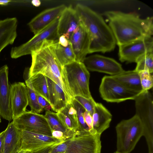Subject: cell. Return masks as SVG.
<instances>
[{
	"label": "cell",
	"mask_w": 153,
	"mask_h": 153,
	"mask_svg": "<svg viewBox=\"0 0 153 153\" xmlns=\"http://www.w3.org/2000/svg\"><path fill=\"white\" fill-rule=\"evenodd\" d=\"M103 15L118 46L153 35L152 17L142 19L135 13L117 11H106Z\"/></svg>",
	"instance_id": "obj_1"
},
{
	"label": "cell",
	"mask_w": 153,
	"mask_h": 153,
	"mask_svg": "<svg viewBox=\"0 0 153 153\" xmlns=\"http://www.w3.org/2000/svg\"><path fill=\"white\" fill-rule=\"evenodd\" d=\"M58 40H46L38 48L32 52L31 66L28 76L40 74L49 78L63 90L69 103L74 98L71 92L62 66L55 53V47Z\"/></svg>",
	"instance_id": "obj_2"
},
{
	"label": "cell",
	"mask_w": 153,
	"mask_h": 153,
	"mask_svg": "<svg viewBox=\"0 0 153 153\" xmlns=\"http://www.w3.org/2000/svg\"><path fill=\"white\" fill-rule=\"evenodd\" d=\"M79 19L91 35L89 53H105L114 49L116 41L113 34L102 17L88 7L81 4L75 8Z\"/></svg>",
	"instance_id": "obj_3"
},
{
	"label": "cell",
	"mask_w": 153,
	"mask_h": 153,
	"mask_svg": "<svg viewBox=\"0 0 153 153\" xmlns=\"http://www.w3.org/2000/svg\"><path fill=\"white\" fill-rule=\"evenodd\" d=\"M101 136L77 130L50 153H101Z\"/></svg>",
	"instance_id": "obj_4"
},
{
	"label": "cell",
	"mask_w": 153,
	"mask_h": 153,
	"mask_svg": "<svg viewBox=\"0 0 153 153\" xmlns=\"http://www.w3.org/2000/svg\"><path fill=\"white\" fill-rule=\"evenodd\" d=\"M117 135L116 151L130 153L143 136L142 123L136 114L127 120L121 121L115 127Z\"/></svg>",
	"instance_id": "obj_5"
},
{
	"label": "cell",
	"mask_w": 153,
	"mask_h": 153,
	"mask_svg": "<svg viewBox=\"0 0 153 153\" xmlns=\"http://www.w3.org/2000/svg\"><path fill=\"white\" fill-rule=\"evenodd\" d=\"M69 89L74 97L92 98L89 88L90 73L82 62L75 61L63 66Z\"/></svg>",
	"instance_id": "obj_6"
},
{
	"label": "cell",
	"mask_w": 153,
	"mask_h": 153,
	"mask_svg": "<svg viewBox=\"0 0 153 153\" xmlns=\"http://www.w3.org/2000/svg\"><path fill=\"white\" fill-rule=\"evenodd\" d=\"M59 18L35 35L26 43L19 46L12 47L10 55L11 58L17 59L22 56L31 54L46 40H58L57 30Z\"/></svg>",
	"instance_id": "obj_7"
},
{
	"label": "cell",
	"mask_w": 153,
	"mask_h": 153,
	"mask_svg": "<svg viewBox=\"0 0 153 153\" xmlns=\"http://www.w3.org/2000/svg\"><path fill=\"white\" fill-rule=\"evenodd\" d=\"M99 91L103 100L111 102L118 103L128 100H134L140 93L127 89L112 76H106L102 78Z\"/></svg>",
	"instance_id": "obj_8"
},
{
	"label": "cell",
	"mask_w": 153,
	"mask_h": 153,
	"mask_svg": "<svg viewBox=\"0 0 153 153\" xmlns=\"http://www.w3.org/2000/svg\"><path fill=\"white\" fill-rule=\"evenodd\" d=\"M13 120L15 126L20 130L52 137V130L44 115L25 111Z\"/></svg>",
	"instance_id": "obj_9"
},
{
	"label": "cell",
	"mask_w": 153,
	"mask_h": 153,
	"mask_svg": "<svg viewBox=\"0 0 153 153\" xmlns=\"http://www.w3.org/2000/svg\"><path fill=\"white\" fill-rule=\"evenodd\" d=\"M118 46L119 59L121 62H136L141 56L153 51V39L152 36H147Z\"/></svg>",
	"instance_id": "obj_10"
},
{
	"label": "cell",
	"mask_w": 153,
	"mask_h": 153,
	"mask_svg": "<svg viewBox=\"0 0 153 153\" xmlns=\"http://www.w3.org/2000/svg\"><path fill=\"white\" fill-rule=\"evenodd\" d=\"M82 62L88 70L106 73L112 76L124 71L122 65L114 59L98 54L86 57Z\"/></svg>",
	"instance_id": "obj_11"
},
{
	"label": "cell",
	"mask_w": 153,
	"mask_h": 153,
	"mask_svg": "<svg viewBox=\"0 0 153 153\" xmlns=\"http://www.w3.org/2000/svg\"><path fill=\"white\" fill-rule=\"evenodd\" d=\"M136 114L140 120L144 130H153V97L149 91H143L134 99Z\"/></svg>",
	"instance_id": "obj_12"
},
{
	"label": "cell",
	"mask_w": 153,
	"mask_h": 153,
	"mask_svg": "<svg viewBox=\"0 0 153 153\" xmlns=\"http://www.w3.org/2000/svg\"><path fill=\"white\" fill-rule=\"evenodd\" d=\"M22 136L21 146L18 153L22 151H32L64 141L49 136L25 130H20Z\"/></svg>",
	"instance_id": "obj_13"
},
{
	"label": "cell",
	"mask_w": 153,
	"mask_h": 153,
	"mask_svg": "<svg viewBox=\"0 0 153 153\" xmlns=\"http://www.w3.org/2000/svg\"><path fill=\"white\" fill-rule=\"evenodd\" d=\"M8 71L7 65L0 68V115L3 119L10 121L13 120V115Z\"/></svg>",
	"instance_id": "obj_14"
},
{
	"label": "cell",
	"mask_w": 153,
	"mask_h": 153,
	"mask_svg": "<svg viewBox=\"0 0 153 153\" xmlns=\"http://www.w3.org/2000/svg\"><path fill=\"white\" fill-rule=\"evenodd\" d=\"M91 40L89 31L81 22L79 30L72 34L69 40L75 55L76 61L83 62L89 53Z\"/></svg>",
	"instance_id": "obj_15"
},
{
	"label": "cell",
	"mask_w": 153,
	"mask_h": 153,
	"mask_svg": "<svg viewBox=\"0 0 153 153\" xmlns=\"http://www.w3.org/2000/svg\"><path fill=\"white\" fill-rule=\"evenodd\" d=\"M81 23L75 9L71 6L66 7L59 19L57 30L58 37L64 35L69 40L72 34L79 30Z\"/></svg>",
	"instance_id": "obj_16"
},
{
	"label": "cell",
	"mask_w": 153,
	"mask_h": 153,
	"mask_svg": "<svg viewBox=\"0 0 153 153\" xmlns=\"http://www.w3.org/2000/svg\"><path fill=\"white\" fill-rule=\"evenodd\" d=\"M10 102L13 120L26 111L28 99L27 87L24 82H15L10 85Z\"/></svg>",
	"instance_id": "obj_17"
},
{
	"label": "cell",
	"mask_w": 153,
	"mask_h": 153,
	"mask_svg": "<svg viewBox=\"0 0 153 153\" xmlns=\"http://www.w3.org/2000/svg\"><path fill=\"white\" fill-rule=\"evenodd\" d=\"M66 7L64 4L46 10L33 18L28 24L35 35L56 19L59 18Z\"/></svg>",
	"instance_id": "obj_18"
},
{
	"label": "cell",
	"mask_w": 153,
	"mask_h": 153,
	"mask_svg": "<svg viewBox=\"0 0 153 153\" xmlns=\"http://www.w3.org/2000/svg\"><path fill=\"white\" fill-rule=\"evenodd\" d=\"M21 143V131L12 121L5 129L2 153H18Z\"/></svg>",
	"instance_id": "obj_19"
},
{
	"label": "cell",
	"mask_w": 153,
	"mask_h": 153,
	"mask_svg": "<svg viewBox=\"0 0 153 153\" xmlns=\"http://www.w3.org/2000/svg\"><path fill=\"white\" fill-rule=\"evenodd\" d=\"M17 25L15 17L0 20V53L6 47L13 43L17 36Z\"/></svg>",
	"instance_id": "obj_20"
},
{
	"label": "cell",
	"mask_w": 153,
	"mask_h": 153,
	"mask_svg": "<svg viewBox=\"0 0 153 153\" xmlns=\"http://www.w3.org/2000/svg\"><path fill=\"white\" fill-rule=\"evenodd\" d=\"M92 116L94 133L101 135L110 126L111 114L102 103L96 102Z\"/></svg>",
	"instance_id": "obj_21"
},
{
	"label": "cell",
	"mask_w": 153,
	"mask_h": 153,
	"mask_svg": "<svg viewBox=\"0 0 153 153\" xmlns=\"http://www.w3.org/2000/svg\"><path fill=\"white\" fill-rule=\"evenodd\" d=\"M50 105L58 113L69 103L63 90L52 80L47 77Z\"/></svg>",
	"instance_id": "obj_22"
},
{
	"label": "cell",
	"mask_w": 153,
	"mask_h": 153,
	"mask_svg": "<svg viewBox=\"0 0 153 153\" xmlns=\"http://www.w3.org/2000/svg\"><path fill=\"white\" fill-rule=\"evenodd\" d=\"M112 76L125 87L131 91L137 93H140L143 91L139 73L134 70L124 71L119 74Z\"/></svg>",
	"instance_id": "obj_23"
},
{
	"label": "cell",
	"mask_w": 153,
	"mask_h": 153,
	"mask_svg": "<svg viewBox=\"0 0 153 153\" xmlns=\"http://www.w3.org/2000/svg\"><path fill=\"white\" fill-rule=\"evenodd\" d=\"M57 113L67 129L74 132L78 130L79 125L77 112L71 103L68 104Z\"/></svg>",
	"instance_id": "obj_24"
},
{
	"label": "cell",
	"mask_w": 153,
	"mask_h": 153,
	"mask_svg": "<svg viewBox=\"0 0 153 153\" xmlns=\"http://www.w3.org/2000/svg\"><path fill=\"white\" fill-rule=\"evenodd\" d=\"M28 78L36 93L45 99L50 105L47 77L38 74L30 77L28 76Z\"/></svg>",
	"instance_id": "obj_25"
},
{
	"label": "cell",
	"mask_w": 153,
	"mask_h": 153,
	"mask_svg": "<svg viewBox=\"0 0 153 153\" xmlns=\"http://www.w3.org/2000/svg\"><path fill=\"white\" fill-rule=\"evenodd\" d=\"M55 51L57 58L62 66L75 61V55L70 42L66 47L56 43Z\"/></svg>",
	"instance_id": "obj_26"
},
{
	"label": "cell",
	"mask_w": 153,
	"mask_h": 153,
	"mask_svg": "<svg viewBox=\"0 0 153 153\" xmlns=\"http://www.w3.org/2000/svg\"><path fill=\"white\" fill-rule=\"evenodd\" d=\"M44 116L47 120L52 131H62L68 139L72 136L75 132L66 129L57 113L47 110Z\"/></svg>",
	"instance_id": "obj_27"
},
{
	"label": "cell",
	"mask_w": 153,
	"mask_h": 153,
	"mask_svg": "<svg viewBox=\"0 0 153 153\" xmlns=\"http://www.w3.org/2000/svg\"><path fill=\"white\" fill-rule=\"evenodd\" d=\"M26 75H25L26 85L27 87L28 99V105L30 108L31 112L39 114L43 110L40 107L38 100L37 94L33 90L28 78V74L25 72Z\"/></svg>",
	"instance_id": "obj_28"
},
{
	"label": "cell",
	"mask_w": 153,
	"mask_h": 153,
	"mask_svg": "<svg viewBox=\"0 0 153 153\" xmlns=\"http://www.w3.org/2000/svg\"><path fill=\"white\" fill-rule=\"evenodd\" d=\"M136 67L134 69L139 72L146 70L151 73L153 71V51L147 52L139 57L137 59Z\"/></svg>",
	"instance_id": "obj_29"
},
{
	"label": "cell",
	"mask_w": 153,
	"mask_h": 153,
	"mask_svg": "<svg viewBox=\"0 0 153 153\" xmlns=\"http://www.w3.org/2000/svg\"><path fill=\"white\" fill-rule=\"evenodd\" d=\"M71 103L77 112L79 127L78 130L85 132L89 133V129L85 121L83 114L86 110L74 98L72 99Z\"/></svg>",
	"instance_id": "obj_30"
},
{
	"label": "cell",
	"mask_w": 153,
	"mask_h": 153,
	"mask_svg": "<svg viewBox=\"0 0 153 153\" xmlns=\"http://www.w3.org/2000/svg\"><path fill=\"white\" fill-rule=\"evenodd\" d=\"M141 86L143 91H149L153 86V76L152 73L146 70L138 72Z\"/></svg>",
	"instance_id": "obj_31"
},
{
	"label": "cell",
	"mask_w": 153,
	"mask_h": 153,
	"mask_svg": "<svg viewBox=\"0 0 153 153\" xmlns=\"http://www.w3.org/2000/svg\"><path fill=\"white\" fill-rule=\"evenodd\" d=\"M74 98L92 116L94 106L96 103L93 98L87 99L80 96H76Z\"/></svg>",
	"instance_id": "obj_32"
},
{
	"label": "cell",
	"mask_w": 153,
	"mask_h": 153,
	"mask_svg": "<svg viewBox=\"0 0 153 153\" xmlns=\"http://www.w3.org/2000/svg\"><path fill=\"white\" fill-rule=\"evenodd\" d=\"M83 116L85 123L89 128L90 133L92 134H96L93 129V122L92 116L86 111H85L84 112Z\"/></svg>",
	"instance_id": "obj_33"
},
{
	"label": "cell",
	"mask_w": 153,
	"mask_h": 153,
	"mask_svg": "<svg viewBox=\"0 0 153 153\" xmlns=\"http://www.w3.org/2000/svg\"><path fill=\"white\" fill-rule=\"evenodd\" d=\"M62 143H56L39 149L29 152V153H50L54 148Z\"/></svg>",
	"instance_id": "obj_34"
},
{
	"label": "cell",
	"mask_w": 153,
	"mask_h": 153,
	"mask_svg": "<svg viewBox=\"0 0 153 153\" xmlns=\"http://www.w3.org/2000/svg\"><path fill=\"white\" fill-rule=\"evenodd\" d=\"M52 137L61 141H65L68 139L63 132L57 131H52Z\"/></svg>",
	"instance_id": "obj_35"
},
{
	"label": "cell",
	"mask_w": 153,
	"mask_h": 153,
	"mask_svg": "<svg viewBox=\"0 0 153 153\" xmlns=\"http://www.w3.org/2000/svg\"><path fill=\"white\" fill-rule=\"evenodd\" d=\"M69 43V40L64 35H62L59 37L58 43L61 46L66 47Z\"/></svg>",
	"instance_id": "obj_36"
},
{
	"label": "cell",
	"mask_w": 153,
	"mask_h": 153,
	"mask_svg": "<svg viewBox=\"0 0 153 153\" xmlns=\"http://www.w3.org/2000/svg\"><path fill=\"white\" fill-rule=\"evenodd\" d=\"M5 130L0 133V153H2Z\"/></svg>",
	"instance_id": "obj_37"
},
{
	"label": "cell",
	"mask_w": 153,
	"mask_h": 153,
	"mask_svg": "<svg viewBox=\"0 0 153 153\" xmlns=\"http://www.w3.org/2000/svg\"><path fill=\"white\" fill-rule=\"evenodd\" d=\"M37 94V99H38V102H39L40 107H41V108H42L41 106H42V100H43V98L39 94Z\"/></svg>",
	"instance_id": "obj_38"
},
{
	"label": "cell",
	"mask_w": 153,
	"mask_h": 153,
	"mask_svg": "<svg viewBox=\"0 0 153 153\" xmlns=\"http://www.w3.org/2000/svg\"><path fill=\"white\" fill-rule=\"evenodd\" d=\"M32 4L36 7L39 6L41 4V2L39 0H33L32 1Z\"/></svg>",
	"instance_id": "obj_39"
},
{
	"label": "cell",
	"mask_w": 153,
	"mask_h": 153,
	"mask_svg": "<svg viewBox=\"0 0 153 153\" xmlns=\"http://www.w3.org/2000/svg\"><path fill=\"white\" fill-rule=\"evenodd\" d=\"M11 1L10 0H0V5H6Z\"/></svg>",
	"instance_id": "obj_40"
},
{
	"label": "cell",
	"mask_w": 153,
	"mask_h": 153,
	"mask_svg": "<svg viewBox=\"0 0 153 153\" xmlns=\"http://www.w3.org/2000/svg\"><path fill=\"white\" fill-rule=\"evenodd\" d=\"M30 151H22L19 153H29Z\"/></svg>",
	"instance_id": "obj_41"
},
{
	"label": "cell",
	"mask_w": 153,
	"mask_h": 153,
	"mask_svg": "<svg viewBox=\"0 0 153 153\" xmlns=\"http://www.w3.org/2000/svg\"><path fill=\"white\" fill-rule=\"evenodd\" d=\"M114 153H120L119 152H117L116 151Z\"/></svg>",
	"instance_id": "obj_42"
},
{
	"label": "cell",
	"mask_w": 153,
	"mask_h": 153,
	"mask_svg": "<svg viewBox=\"0 0 153 153\" xmlns=\"http://www.w3.org/2000/svg\"><path fill=\"white\" fill-rule=\"evenodd\" d=\"M1 118H0V123L1 122Z\"/></svg>",
	"instance_id": "obj_43"
}]
</instances>
